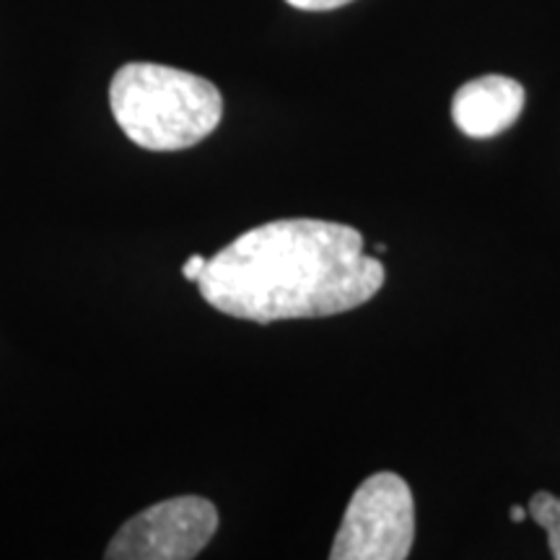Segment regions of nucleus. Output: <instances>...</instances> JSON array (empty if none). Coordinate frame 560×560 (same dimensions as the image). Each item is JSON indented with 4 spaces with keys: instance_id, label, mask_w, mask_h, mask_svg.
Segmentation results:
<instances>
[{
    "instance_id": "2",
    "label": "nucleus",
    "mask_w": 560,
    "mask_h": 560,
    "mask_svg": "<svg viewBox=\"0 0 560 560\" xmlns=\"http://www.w3.org/2000/svg\"><path fill=\"white\" fill-rule=\"evenodd\" d=\"M109 107L125 136L145 151H185L223 117L221 91L187 70L128 62L109 86Z\"/></svg>"
},
{
    "instance_id": "6",
    "label": "nucleus",
    "mask_w": 560,
    "mask_h": 560,
    "mask_svg": "<svg viewBox=\"0 0 560 560\" xmlns=\"http://www.w3.org/2000/svg\"><path fill=\"white\" fill-rule=\"evenodd\" d=\"M527 509H529L532 520H535L545 532H548L550 556L560 560V499L558 495L548 493V490H540V493L532 495Z\"/></svg>"
},
{
    "instance_id": "4",
    "label": "nucleus",
    "mask_w": 560,
    "mask_h": 560,
    "mask_svg": "<svg viewBox=\"0 0 560 560\" xmlns=\"http://www.w3.org/2000/svg\"><path fill=\"white\" fill-rule=\"evenodd\" d=\"M219 529V511L200 495L153 503L112 537L109 560H190L206 550Z\"/></svg>"
},
{
    "instance_id": "9",
    "label": "nucleus",
    "mask_w": 560,
    "mask_h": 560,
    "mask_svg": "<svg viewBox=\"0 0 560 560\" xmlns=\"http://www.w3.org/2000/svg\"><path fill=\"white\" fill-rule=\"evenodd\" d=\"M509 516H511V522H524V520H527V516H529V509H522V506H511Z\"/></svg>"
},
{
    "instance_id": "3",
    "label": "nucleus",
    "mask_w": 560,
    "mask_h": 560,
    "mask_svg": "<svg viewBox=\"0 0 560 560\" xmlns=\"http://www.w3.org/2000/svg\"><path fill=\"white\" fill-rule=\"evenodd\" d=\"M416 540V503L395 472H376L359 486L335 537L332 560H402Z\"/></svg>"
},
{
    "instance_id": "5",
    "label": "nucleus",
    "mask_w": 560,
    "mask_h": 560,
    "mask_svg": "<svg viewBox=\"0 0 560 560\" xmlns=\"http://www.w3.org/2000/svg\"><path fill=\"white\" fill-rule=\"evenodd\" d=\"M524 86L506 75H482L457 89L452 100L454 125L467 138H493L520 120Z\"/></svg>"
},
{
    "instance_id": "7",
    "label": "nucleus",
    "mask_w": 560,
    "mask_h": 560,
    "mask_svg": "<svg viewBox=\"0 0 560 560\" xmlns=\"http://www.w3.org/2000/svg\"><path fill=\"white\" fill-rule=\"evenodd\" d=\"M285 3L299 11H335L340 5L353 3V0H285Z\"/></svg>"
},
{
    "instance_id": "8",
    "label": "nucleus",
    "mask_w": 560,
    "mask_h": 560,
    "mask_svg": "<svg viewBox=\"0 0 560 560\" xmlns=\"http://www.w3.org/2000/svg\"><path fill=\"white\" fill-rule=\"evenodd\" d=\"M206 265H208L206 257L192 255L190 260H185V265H182V276H185L187 280H192V283H198V278L202 276V270H206Z\"/></svg>"
},
{
    "instance_id": "1",
    "label": "nucleus",
    "mask_w": 560,
    "mask_h": 560,
    "mask_svg": "<svg viewBox=\"0 0 560 560\" xmlns=\"http://www.w3.org/2000/svg\"><path fill=\"white\" fill-rule=\"evenodd\" d=\"M384 265L363 252L359 229L283 219L244 231L198 278L200 296L229 317L270 325L359 310L382 291Z\"/></svg>"
}]
</instances>
